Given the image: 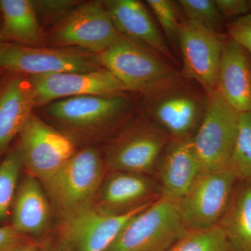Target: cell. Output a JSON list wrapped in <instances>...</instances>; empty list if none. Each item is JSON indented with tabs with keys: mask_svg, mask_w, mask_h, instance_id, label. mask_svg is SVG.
<instances>
[{
	"mask_svg": "<svg viewBox=\"0 0 251 251\" xmlns=\"http://www.w3.org/2000/svg\"><path fill=\"white\" fill-rule=\"evenodd\" d=\"M47 199L39 180L27 176L16 191L11 226L25 236L43 233L49 227L50 219V208Z\"/></svg>",
	"mask_w": 251,
	"mask_h": 251,
	"instance_id": "ffe728a7",
	"label": "cell"
},
{
	"mask_svg": "<svg viewBox=\"0 0 251 251\" xmlns=\"http://www.w3.org/2000/svg\"><path fill=\"white\" fill-rule=\"evenodd\" d=\"M29 242L12 226L0 227V251H14Z\"/></svg>",
	"mask_w": 251,
	"mask_h": 251,
	"instance_id": "4dcf8cb0",
	"label": "cell"
},
{
	"mask_svg": "<svg viewBox=\"0 0 251 251\" xmlns=\"http://www.w3.org/2000/svg\"><path fill=\"white\" fill-rule=\"evenodd\" d=\"M229 39L237 42L249 54L251 57V14H248L228 25Z\"/></svg>",
	"mask_w": 251,
	"mask_h": 251,
	"instance_id": "f1b7e54d",
	"label": "cell"
},
{
	"mask_svg": "<svg viewBox=\"0 0 251 251\" xmlns=\"http://www.w3.org/2000/svg\"><path fill=\"white\" fill-rule=\"evenodd\" d=\"M117 31L173 59L166 39L145 5L137 0L103 1Z\"/></svg>",
	"mask_w": 251,
	"mask_h": 251,
	"instance_id": "2e32d148",
	"label": "cell"
},
{
	"mask_svg": "<svg viewBox=\"0 0 251 251\" xmlns=\"http://www.w3.org/2000/svg\"><path fill=\"white\" fill-rule=\"evenodd\" d=\"M120 35L103 1H99L78 5L52 32L54 41L59 46H76L98 54Z\"/></svg>",
	"mask_w": 251,
	"mask_h": 251,
	"instance_id": "8fae6325",
	"label": "cell"
},
{
	"mask_svg": "<svg viewBox=\"0 0 251 251\" xmlns=\"http://www.w3.org/2000/svg\"><path fill=\"white\" fill-rule=\"evenodd\" d=\"M36 14L46 21L59 20V22L77 7V1L72 0L32 1Z\"/></svg>",
	"mask_w": 251,
	"mask_h": 251,
	"instance_id": "83f0119b",
	"label": "cell"
},
{
	"mask_svg": "<svg viewBox=\"0 0 251 251\" xmlns=\"http://www.w3.org/2000/svg\"><path fill=\"white\" fill-rule=\"evenodd\" d=\"M240 115L217 90L209 97L205 115L193 137L202 171L229 166Z\"/></svg>",
	"mask_w": 251,
	"mask_h": 251,
	"instance_id": "8992f818",
	"label": "cell"
},
{
	"mask_svg": "<svg viewBox=\"0 0 251 251\" xmlns=\"http://www.w3.org/2000/svg\"><path fill=\"white\" fill-rule=\"evenodd\" d=\"M28 77L36 106L72 97L118 95L126 91L121 82L105 69Z\"/></svg>",
	"mask_w": 251,
	"mask_h": 251,
	"instance_id": "4fadbf2b",
	"label": "cell"
},
{
	"mask_svg": "<svg viewBox=\"0 0 251 251\" xmlns=\"http://www.w3.org/2000/svg\"><path fill=\"white\" fill-rule=\"evenodd\" d=\"M224 18L245 16L251 11L250 0H214Z\"/></svg>",
	"mask_w": 251,
	"mask_h": 251,
	"instance_id": "f546056e",
	"label": "cell"
},
{
	"mask_svg": "<svg viewBox=\"0 0 251 251\" xmlns=\"http://www.w3.org/2000/svg\"><path fill=\"white\" fill-rule=\"evenodd\" d=\"M3 35L19 45L39 47L44 35L32 1L0 0Z\"/></svg>",
	"mask_w": 251,
	"mask_h": 251,
	"instance_id": "44dd1931",
	"label": "cell"
},
{
	"mask_svg": "<svg viewBox=\"0 0 251 251\" xmlns=\"http://www.w3.org/2000/svg\"><path fill=\"white\" fill-rule=\"evenodd\" d=\"M153 202L120 214H109L94 205L64 218L61 245L68 251H107L127 223Z\"/></svg>",
	"mask_w": 251,
	"mask_h": 251,
	"instance_id": "9c48e42d",
	"label": "cell"
},
{
	"mask_svg": "<svg viewBox=\"0 0 251 251\" xmlns=\"http://www.w3.org/2000/svg\"><path fill=\"white\" fill-rule=\"evenodd\" d=\"M217 90L239 113H251V57L229 38L221 53Z\"/></svg>",
	"mask_w": 251,
	"mask_h": 251,
	"instance_id": "9a60e30c",
	"label": "cell"
},
{
	"mask_svg": "<svg viewBox=\"0 0 251 251\" xmlns=\"http://www.w3.org/2000/svg\"><path fill=\"white\" fill-rule=\"evenodd\" d=\"M35 106L26 75L17 74L0 91V154L19 135Z\"/></svg>",
	"mask_w": 251,
	"mask_h": 251,
	"instance_id": "d6986e66",
	"label": "cell"
},
{
	"mask_svg": "<svg viewBox=\"0 0 251 251\" xmlns=\"http://www.w3.org/2000/svg\"><path fill=\"white\" fill-rule=\"evenodd\" d=\"M103 69L98 56L71 49L28 47L0 43V70L37 76L62 72H90Z\"/></svg>",
	"mask_w": 251,
	"mask_h": 251,
	"instance_id": "52a82bcc",
	"label": "cell"
},
{
	"mask_svg": "<svg viewBox=\"0 0 251 251\" xmlns=\"http://www.w3.org/2000/svg\"><path fill=\"white\" fill-rule=\"evenodd\" d=\"M219 226L232 251H251V184L235 188Z\"/></svg>",
	"mask_w": 251,
	"mask_h": 251,
	"instance_id": "7402d4cb",
	"label": "cell"
},
{
	"mask_svg": "<svg viewBox=\"0 0 251 251\" xmlns=\"http://www.w3.org/2000/svg\"><path fill=\"white\" fill-rule=\"evenodd\" d=\"M22 165L18 149L11 151L0 163V221H4L9 216Z\"/></svg>",
	"mask_w": 251,
	"mask_h": 251,
	"instance_id": "d4e9b609",
	"label": "cell"
},
{
	"mask_svg": "<svg viewBox=\"0 0 251 251\" xmlns=\"http://www.w3.org/2000/svg\"><path fill=\"white\" fill-rule=\"evenodd\" d=\"M1 74H2V70H0V77H1Z\"/></svg>",
	"mask_w": 251,
	"mask_h": 251,
	"instance_id": "e575fe53",
	"label": "cell"
},
{
	"mask_svg": "<svg viewBox=\"0 0 251 251\" xmlns=\"http://www.w3.org/2000/svg\"><path fill=\"white\" fill-rule=\"evenodd\" d=\"M237 181L229 166L201 172L176 202L188 229L201 230L219 225L233 196Z\"/></svg>",
	"mask_w": 251,
	"mask_h": 251,
	"instance_id": "5b68a950",
	"label": "cell"
},
{
	"mask_svg": "<svg viewBox=\"0 0 251 251\" xmlns=\"http://www.w3.org/2000/svg\"><path fill=\"white\" fill-rule=\"evenodd\" d=\"M40 249L41 248L36 243L27 242L14 251H40Z\"/></svg>",
	"mask_w": 251,
	"mask_h": 251,
	"instance_id": "1f68e13d",
	"label": "cell"
},
{
	"mask_svg": "<svg viewBox=\"0 0 251 251\" xmlns=\"http://www.w3.org/2000/svg\"><path fill=\"white\" fill-rule=\"evenodd\" d=\"M188 230L177 203L161 196L127 223L107 251H168Z\"/></svg>",
	"mask_w": 251,
	"mask_h": 251,
	"instance_id": "3957f363",
	"label": "cell"
},
{
	"mask_svg": "<svg viewBox=\"0 0 251 251\" xmlns=\"http://www.w3.org/2000/svg\"><path fill=\"white\" fill-rule=\"evenodd\" d=\"M184 77L177 74L145 94L151 117L173 140L193 138L209 105L208 94Z\"/></svg>",
	"mask_w": 251,
	"mask_h": 251,
	"instance_id": "6da1fadb",
	"label": "cell"
},
{
	"mask_svg": "<svg viewBox=\"0 0 251 251\" xmlns=\"http://www.w3.org/2000/svg\"><path fill=\"white\" fill-rule=\"evenodd\" d=\"M103 181L100 154L95 149L86 148L74 153L44 184L64 219L94 206Z\"/></svg>",
	"mask_w": 251,
	"mask_h": 251,
	"instance_id": "7a4b0ae2",
	"label": "cell"
},
{
	"mask_svg": "<svg viewBox=\"0 0 251 251\" xmlns=\"http://www.w3.org/2000/svg\"><path fill=\"white\" fill-rule=\"evenodd\" d=\"M4 36L3 35L2 29L1 26H0V43L4 42Z\"/></svg>",
	"mask_w": 251,
	"mask_h": 251,
	"instance_id": "836d02e7",
	"label": "cell"
},
{
	"mask_svg": "<svg viewBox=\"0 0 251 251\" xmlns=\"http://www.w3.org/2000/svg\"><path fill=\"white\" fill-rule=\"evenodd\" d=\"M40 251H68L67 249H64L62 245H52V244H47L45 247L41 248Z\"/></svg>",
	"mask_w": 251,
	"mask_h": 251,
	"instance_id": "d6a6232c",
	"label": "cell"
},
{
	"mask_svg": "<svg viewBox=\"0 0 251 251\" xmlns=\"http://www.w3.org/2000/svg\"><path fill=\"white\" fill-rule=\"evenodd\" d=\"M156 190L145 175L115 171L103 181L94 206L109 214H123L156 201Z\"/></svg>",
	"mask_w": 251,
	"mask_h": 251,
	"instance_id": "e0dca14e",
	"label": "cell"
},
{
	"mask_svg": "<svg viewBox=\"0 0 251 251\" xmlns=\"http://www.w3.org/2000/svg\"><path fill=\"white\" fill-rule=\"evenodd\" d=\"M168 141V135L158 126L150 123L135 126L109 148V166L114 171L147 174L152 171Z\"/></svg>",
	"mask_w": 251,
	"mask_h": 251,
	"instance_id": "5bb4252c",
	"label": "cell"
},
{
	"mask_svg": "<svg viewBox=\"0 0 251 251\" xmlns=\"http://www.w3.org/2000/svg\"><path fill=\"white\" fill-rule=\"evenodd\" d=\"M23 165L30 176L44 182L76 152L70 137L31 114L20 132Z\"/></svg>",
	"mask_w": 251,
	"mask_h": 251,
	"instance_id": "ba28073f",
	"label": "cell"
},
{
	"mask_svg": "<svg viewBox=\"0 0 251 251\" xmlns=\"http://www.w3.org/2000/svg\"><path fill=\"white\" fill-rule=\"evenodd\" d=\"M202 172L193 138L173 140L160 166L161 196L177 202Z\"/></svg>",
	"mask_w": 251,
	"mask_h": 251,
	"instance_id": "ac0fdd59",
	"label": "cell"
},
{
	"mask_svg": "<svg viewBox=\"0 0 251 251\" xmlns=\"http://www.w3.org/2000/svg\"><path fill=\"white\" fill-rule=\"evenodd\" d=\"M251 10V0H250Z\"/></svg>",
	"mask_w": 251,
	"mask_h": 251,
	"instance_id": "d590c367",
	"label": "cell"
},
{
	"mask_svg": "<svg viewBox=\"0 0 251 251\" xmlns=\"http://www.w3.org/2000/svg\"><path fill=\"white\" fill-rule=\"evenodd\" d=\"M168 251H232L224 231L219 225L211 228L191 230Z\"/></svg>",
	"mask_w": 251,
	"mask_h": 251,
	"instance_id": "cb8c5ba5",
	"label": "cell"
},
{
	"mask_svg": "<svg viewBox=\"0 0 251 251\" xmlns=\"http://www.w3.org/2000/svg\"><path fill=\"white\" fill-rule=\"evenodd\" d=\"M229 167L237 180L251 184V113H242Z\"/></svg>",
	"mask_w": 251,
	"mask_h": 251,
	"instance_id": "603a6c76",
	"label": "cell"
},
{
	"mask_svg": "<svg viewBox=\"0 0 251 251\" xmlns=\"http://www.w3.org/2000/svg\"><path fill=\"white\" fill-rule=\"evenodd\" d=\"M178 3L187 20L220 34L224 18L214 0H180Z\"/></svg>",
	"mask_w": 251,
	"mask_h": 251,
	"instance_id": "484cf974",
	"label": "cell"
},
{
	"mask_svg": "<svg viewBox=\"0 0 251 251\" xmlns=\"http://www.w3.org/2000/svg\"><path fill=\"white\" fill-rule=\"evenodd\" d=\"M224 43L221 34L197 23L186 20L180 26L178 47L184 62V75L197 83L209 97L217 90Z\"/></svg>",
	"mask_w": 251,
	"mask_h": 251,
	"instance_id": "30bf717a",
	"label": "cell"
},
{
	"mask_svg": "<svg viewBox=\"0 0 251 251\" xmlns=\"http://www.w3.org/2000/svg\"><path fill=\"white\" fill-rule=\"evenodd\" d=\"M97 56L126 91L146 94L178 74L155 51L122 35Z\"/></svg>",
	"mask_w": 251,
	"mask_h": 251,
	"instance_id": "277c9868",
	"label": "cell"
},
{
	"mask_svg": "<svg viewBox=\"0 0 251 251\" xmlns=\"http://www.w3.org/2000/svg\"><path fill=\"white\" fill-rule=\"evenodd\" d=\"M147 4L156 16L168 40L173 45L178 46L180 26L183 21L179 20L175 3L170 0H148Z\"/></svg>",
	"mask_w": 251,
	"mask_h": 251,
	"instance_id": "4316f807",
	"label": "cell"
},
{
	"mask_svg": "<svg viewBox=\"0 0 251 251\" xmlns=\"http://www.w3.org/2000/svg\"><path fill=\"white\" fill-rule=\"evenodd\" d=\"M123 94L81 96L49 103L46 112L62 125L82 132L100 131L120 120L129 108Z\"/></svg>",
	"mask_w": 251,
	"mask_h": 251,
	"instance_id": "7c38bea8",
	"label": "cell"
}]
</instances>
